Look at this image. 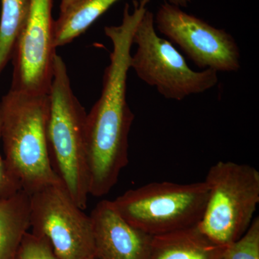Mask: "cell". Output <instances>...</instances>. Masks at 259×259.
Segmentation results:
<instances>
[{"label":"cell","mask_w":259,"mask_h":259,"mask_svg":"<svg viewBox=\"0 0 259 259\" xmlns=\"http://www.w3.org/2000/svg\"><path fill=\"white\" fill-rule=\"evenodd\" d=\"M146 7L124 8L122 23L105 27L112 42L110 64L104 73L101 95L86 117V146L90 194L101 197L117 184L129 163V134L135 115L127 102V79L133 37Z\"/></svg>","instance_id":"obj_1"},{"label":"cell","mask_w":259,"mask_h":259,"mask_svg":"<svg viewBox=\"0 0 259 259\" xmlns=\"http://www.w3.org/2000/svg\"><path fill=\"white\" fill-rule=\"evenodd\" d=\"M49 98L47 136L51 166L71 199L84 210L90 195L87 112L73 93L66 65L58 54Z\"/></svg>","instance_id":"obj_2"},{"label":"cell","mask_w":259,"mask_h":259,"mask_svg":"<svg viewBox=\"0 0 259 259\" xmlns=\"http://www.w3.org/2000/svg\"><path fill=\"white\" fill-rule=\"evenodd\" d=\"M49 109V95L10 90L0 102L4 158L22 189L30 194L61 184L51 166L48 151Z\"/></svg>","instance_id":"obj_3"},{"label":"cell","mask_w":259,"mask_h":259,"mask_svg":"<svg viewBox=\"0 0 259 259\" xmlns=\"http://www.w3.org/2000/svg\"><path fill=\"white\" fill-rule=\"evenodd\" d=\"M208 195L204 181L152 182L126 191L112 202L130 224L156 236L199 225Z\"/></svg>","instance_id":"obj_4"},{"label":"cell","mask_w":259,"mask_h":259,"mask_svg":"<svg viewBox=\"0 0 259 259\" xmlns=\"http://www.w3.org/2000/svg\"><path fill=\"white\" fill-rule=\"evenodd\" d=\"M204 182L208 199L198 227L211 241L227 246L249 228L259 203V172L248 164L218 161Z\"/></svg>","instance_id":"obj_5"},{"label":"cell","mask_w":259,"mask_h":259,"mask_svg":"<svg viewBox=\"0 0 259 259\" xmlns=\"http://www.w3.org/2000/svg\"><path fill=\"white\" fill-rule=\"evenodd\" d=\"M133 44L137 49L131 55V69L165 98L181 101L217 85V71L192 69L173 44L158 35L148 8L136 27Z\"/></svg>","instance_id":"obj_6"},{"label":"cell","mask_w":259,"mask_h":259,"mask_svg":"<svg viewBox=\"0 0 259 259\" xmlns=\"http://www.w3.org/2000/svg\"><path fill=\"white\" fill-rule=\"evenodd\" d=\"M30 232L44 237L60 259L95 258L90 215L75 203L61 184L30 194Z\"/></svg>","instance_id":"obj_7"},{"label":"cell","mask_w":259,"mask_h":259,"mask_svg":"<svg viewBox=\"0 0 259 259\" xmlns=\"http://www.w3.org/2000/svg\"><path fill=\"white\" fill-rule=\"evenodd\" d=\"M156 30L176 44L201 70L234 72L241 69V53L231 34L180 7L165 2L154 16Z\"/></svg>","instance_id":"obj_8"},{"label":"cell","mask_w":259,"mask_h":259,"mask_svg":"<svg viewBox=\"0 0 259 259\" xmlns=\"http://www.w3.org/2000/svg\"><path fill=\"white\" fill-rule=\"evenodd\" d=\"M52 7L53 0H30L28 19L11 60L12 91L49 95L57 54Z\"/></svg>","instance_id":"obj_9"},{"label":"cell","mask_w":259,"mask_h":259,"mask_svg":"<svg viewBox=\"0 0 259 259\" xmlns=\"http://www.w3.org/2000/svg\"><path fill=\"white\" fill-rule=\"evenodd\" d=\"M95 258L149 259L153 237L130 224L112 201H100L90 214Z\"/></svg>","instance_id":"obj_10"},{"label":"cell","mask_w":259,"mask_h":259,"mask_svg":"<svg viewBox=\"0 0 259 259\" xmlns=\"http://www.w3.org/2000/svg\"><path fill=\"white\" fill-rule=\"evenodd\" d=\"M226 247L211 241L197 225L153 236L149 259H223Z\"/></svg>","instance_id":"obj_11"},{"label":"cell","mask_w":259,"mask_h":259,"mask_svg":"<svg viewBox=\"0 0 259 259\" xmlns=\"http://www.w3.org/2000/svg\"><path fill=\"white\" fill-rule=\"evenodd\" d=\"M30 194L23 190L0 197V259H15L30 229Z\"/></svg>","instance_id":"obj_12"},{"label":"cell","mask_w":259,"mask_h":259,"mask_svg":"<svg viewBox=\"0 0 259 259\" xmlns=\"http://www.w3.org/2000/svg\"><path fill=\"white\" fill-rule=\"evenodd\" d=\"M119 1L120 0H76L70 5L54 20V47L56 49L72 42Z\"/></svg>","instance_id":"obj_13"},{"label":"cell","mask_w":259,"mask_h":259,"mask_svg":"<svg viewBox=\"0 0 259 259\" xmlns=\"http://www.w3.org/2000/svg\"><path fill=\"white\" fill-rule=\"evenodd\" d=\"M30 0H1L0 76L13 59L30 10Z\"/></svg>","instance_id":"obj_14"},{"label":"cell","mask_w":259,"mask_h":259,"mask_svg":"<svg viewBox=\"0 0 259 259\" xmlns=\"http://www.w3.org/2000/svg\"><path fill=\"white\" fill-rule=\"evenodd\" d=\"M223 259H259V218H254L244 234L227 245Z\"/></svg>","instance_id":"obj_15"},{"label":"cell","mask_w":259,"mask_h":259,"mask_svg":"<svg viewBox=\"0 0 259 259\" xmlns=\"http://www.w3.org/2000/svg\"><path fill=\"white\" fill-rule=\"evenodd\" d=\"M15 259H60L44 237L29 231L24 236Z\"/></svg>","instance_id":"obj_16"},{"label":"cell","mask_w":259,"mask_h":259,"mask_svg":"<svg viewBox=\"0 0 259 259\" xmlns=\"http://www.w3.org/2000/svg\"><path fill=\"white\" fill-rule=\"evenodd\" d=\"M1 110H0V141H1ZM22 189L18 177L10 169L0 153V197H8Z\"/></svg>","instance_id":"obj_17"},{"label":"cell","mask_w":259,"mask_h":259,"mask_svg":"<svg viewBox=\"0 0 259 259\" xmlns=\"http://www.w3.org/2000/svg\"><path fill=\"white\" fill-rule=\"evenodd\" d=\"M168 3L181 8H187L190 5V0H168Z\"/></svg>","instance_id":"obj_18"},{"label":"cell","mask_w":259,"mask_h":259,"mask_svg":"<svg viewBox=\"0 0 259 259\" xmlns=\"http://www.w3.org/2000/svg\"><path fill=\"white\" fill-rule=\"evenodd\" d=\"M76 1V0H61L60 11L66 9L67 7H69L70 5L72 4L73 3Z\"/></svg>","instance_id":"obj_19"},{"label":"cell","mask_w":259,"mask_h":259,"mask_svg":"<svg viewBox=\"0 0 259 259\" xmlns=\"http://www.w3.org/2000/svg\"><path fill=\"white\" fill-rule=\"evenodd\" d=\"M91 259H97V258H91Z\"/></svg>","instance_id":"obj_20"}]
</instances>
